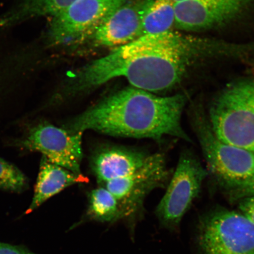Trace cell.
I'll use <instances>...</instances> for the list:
<instances>
[{"instance_id": "cell-1", "label": "cell", "mask_w": 254, "mask_h": 254, "mask_svg": "<svg viewBox=\"0 0 254 254\" xmlns=\"http://www.w3.org/2000/svg\"><path fill=\"white\" fill-rule=\"evenodd\" d=\"M210 55L208 40L171 31L144 35L72 72L60 99L84 94L119 77L133 87L160 93L180 83L196 62Z\"/></svg>"}, {"instance_id": "cell-2", "label": "cell", "mask_w": 254, "mask_h": 254, "mask_svg": "<svg viewBox=\"0 0 254 254\" xmlns=\"http://www.w3.org/2000/svg\"><path fill=\"white\" fill-rule=\"evenodd\" d=\"M187 101L183 94L161 97L128 87L104 98L68 121L63 128L73 133L90 130L157 141L170 136L192 143L182 125Z\"/></svg>"}, {"instance_id": "cell-3", "label": "cell", "mask_w": 254, "mask_h": 254, "mask_svg": "<svg viewBox=\"0 0 254 254\" xmlns=\"http://www.w3.org/2000/svg\"><path fill=\"white\" fill-rule=\"evenodd\" d=\"M206 114L222 141L254 153V79L227 85L212 101Z\"/></svg>"}, {"instance_id": "cell-4", "label": "cell", "mask_w": 254, "mask_h": 254, "mask_svg": "<svg viewBox=\"0 0 254 254\" xmlns=\"http://www.w3.org/2000/svg\"><path fill=\"white\" fill-rule=\"evenodd\" d=\"M189 121L210 173L222 189L235 188L254 176V153L222 141L215 134L207 114L192 108Z\"/></svg>"}, {"instance_id": "cell-5", "label": "cell", "mask_w": 254, "mask_h": 254, "mask_svg": "<svg viewBox=\"0 0 254 254\" xmlns=\"http://www.w3.org/2000/svg\"><path fill=\"white\" fill-rule=\"evenodd\" d=\"M199 254H254V224L240 212L215 207L198 226Z\"/></svg>"}, {"instance_id": "cell-6", "label": "cell", "mask_w": 254, "mask_h": 254, "mask_svg": "<svg viewBox=\"0 0 254 254\" xmlns=\"http://www.w3.org/2000/svg\"><path fill=\"white\" fill-rule=\"evenodd\" d=\"M128 0H77L53 16L46 33L50 46H70L88 39Z\"/></svg>"}, {"instance_id": "cell-7", "label": "cell", "mask_w": 254, "mask_h": 254, "mask_svg": "<svg viewBox=\"0 0 254 254\" xmlns=\"http://www.w3.org/2000/svg\"><path fill=\"white\" fill-rule=\"evenodd\" d=\"M208 174L191 152H182L166 193L155 210L164 227L171 231L179 228L184 216L201 192Z\"/></svg>"}, {"instance_id": "cell-8", "label": "cell", "mask_w": 254, "mask_h": 254, "mask_svg": "<svg viewBox=\"0 0 254 254\" xmlns=\"http://www.w3.org/2000/svg\"><path fill=\"white\" fill-rule=\"evenodd\" d=\"M171 176L164 155L156 153L151 154L144 166L134 173L100 186L109 190L116 198L122 219L128 221L132 228L143 213L146 196L154 190L164 187Z\"/></svg>"}, {"instance_id": "cell-9", "label": "cell", "mask_w": 254, "mask_h": 254, "mask_svg": "<svg viewBox=\"0 0 254 254\" xmlns=\"http://www.w3.org/2000/svg\"><path fill=\"white\" fill-rule=\"evenodd\" d=\"M82 134L43 122L29 129L20 145L27 150L41 152L51 163L81 175Z\"/></svg>"}, {"instance_id": "cell-10", "label": "cell", "mask_w": 254, "mask_h": 254, "mask_svg": "<svg viewBox=\"0 0 254 254\" xmlns=\"http://www.w3.org/2000/svg\"><path fill=\"white\" fill-rule=\"evenodd\" d=\"M253 0H184L175 2V25L186 31L207 30L229 23Z\"/></svg>"}, {"instance_id": "cell-11", "label": "cell", "mask_w": 254, "mask_h": 254, "mask_svg": "<svg viewBox=\"0 0 254 254\" xmlns=\"http://www.w3.org/2000/svg\"><path fill=\"white\" fill-rule=\"evenodd\" d=\"M152 0H128L88 38L97 47L125 45L142 36V20Z\"/></svg>"}, {"instance_id": "cell-12", "label": "cell", "mask_w": 254, "mask_h": 254, "mask_svg": "<svg viewBox=\"0 0 254 254\" xmlns=\"http://www.w3.org/2000/svg\"><path fill=\"white\" fill-rule=\"evenodd\" d=\"M151 156L144 151L117 146H107L95 152L91 169L99 185L125 177L144 166Z\"/></svg>"}, {"instance_id": "cell-13", "label": "cell", "mask_w": 254, "mask_h": 254, "mask_svg": "<svg viewBox=\"0 0 254 254\" xmlns=\"http://www.w3.org/2000/svg\"><path fill=\"white\" fill-rule=\"evenodd\" d=\"M89 179L83 174L77 175L51 163L43 156L34 193L27 214L39 208L48 199L68 187L80 183H87Z\"/></svg>"}, {"instance_id": "cell-14", "label": "cell", "mask_w": 254, "mask_h": 254, "mask_svg": "<svg viewBox=\"0 0 254 254\" xmlns=\"http://www.w3.org/2000/svg\"><path fill=\"white\" fill-rule=\"evenodd\" d=\"M77 0H22L0 15V30H6L16 24L43 16H53L69 7Z\"/></svg>"}, {"instance_id": "cell-15", "label": "cell", "mask_w": 254, "mask_h": 254, "mask_svg": "<svg viewBox=\"0 0 254 254\" xmlns=\"http://www.w3.org/2000/svg\"><path fill=\"white\" fill-rule=\"evenodd\" d=\"M175 21L176 12L173 0H152L143 17L142 36L170 31Z\"/></svg>"}, {"instance_id": "cell-16", "label": "cell", "mask_w": 254, "mask_h": 254, "mask_svg": "<svg viewBox=\"0 0 254 254\" xmlns=\"http://www.w3.org/2000/svg\"><path fill=\"white\" fill-rule=\"evenodd\" d=\"M87 215L90 220L108 223H114L122 219L116 198L101 186L89 193Z\"/></svg>"}, {"instance_id": "cell-17", "label": "cell", "mask_w": 254, "mask_h": 254, "mask_svg": "<svg viewBox=\"0 0 254 254\" xmlns=\"http://www.w3.org/2000/svg\"><path fill=\"white\" fill-rule=\"evenodd\" d=\"M28 187L26 176L14 165L0 158V189L20 192Z\"/></svg>"}, {"instance_id": "cell-18", "label": "cell", "mask_w": 254, "mask_h": 254, "mask_svg": "<svg viewBox=\"0 0 254 254\" xmlns=\"http://www.w3.org/2000/svg\"><path fill=\"white\" fill-rule=\"evenodd\" d=\"M237 203L240 213L254 224V196L241 199Z\"/></svg>"}, {"instance_id": "cell-19", "label": "cell", "mask_w": 254, "mask_h": 254, "mask_svg": "<svg viewBox=\"0 0 254 254\" xmlns=\"http://www.w3.org/2000/svg\"><path fill=\"white\" fill-rule=\"evenodd\" d=\"M0 254H37L23 246H12L0 242Z\"/></svg>"}, {"instance_id": "cell-20", "label": "cell", "mask_w": 254, "mask_h": 254, "mask_svg": "<svg viewBox=\"0 0 254 254\" xmlns=\"http://www.w3.org/2000/svg\"><path fill=\"white\" fill-rule=\"evenodd\" d=\"M173 1L174 2H179V1H184V0H173Z\"/></svg>"}]
</instances>
